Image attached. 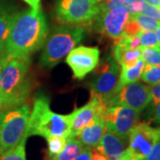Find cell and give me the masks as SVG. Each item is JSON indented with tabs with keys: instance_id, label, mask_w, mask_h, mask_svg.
<instances>
[{
	"instance_id": "1",
	"label": "cell",
	"mask_w": 160,
	"mask_h": 160,
	"mask_svg": "<svg viewBox=\"0 0 160 160\" xmlns=\"http://www.w3.org/2000/svg\"><path fill=\"white\" fill-rule=\"evenodd\" d=\"M48 36L46 17L40 9L15 12L6 43V56L15 59L29 57L44 46Z\"/></svg>"
},
{
	"instance_id": "2",
	"label": "cell",
	"mask_w": 160,
	"mask_h": 160,
	"mask_svg": "<svg viewBox=\"0 0 160 160\" xmlns=\"http://www.w3.org/2000/svg\"><path fill=\"white\" fill-rule=\"evenodd\" d=\"M32 90L29 57H6L0 72V104L5 109L21 106Z\"/></svg>"
},
{
	"instance_id": "3",
	"label": "cell",
	"mask_w": 160,
	"mask_h": 160,
	"mask_svg": "<svg viewBox=\"0 0 160 160\" xmlns=\"http://www.w3.org/2000/svg\"><path fill=\"white\" fill-rule=\"evenodd\" d=\"M71 130L70 115H60L50 109L49 99L41 95L35 99L30 112L28 134L48 138L53 136L69 137Z\"/></svg>"
},
{
	"instance_id": "4",
	"label": "cell",
	"mask_w": 160,
	"mask_h": 160,
	"mask_svg": "<svg viewBox=\"0 0 160 160\" xmlns=\"http://www.w3.org/2000/svg\"><path fill=\"white\" fill-rule=\"evenodd\" d=\"M86 30L79 25L57 27L46 38L40 62L46 68H52L61 62L86 36Z\"/></svg>"
},
{
	"instance_id": "5",
	"label": "cell",
	"mask_w": 160,
	"mask_h": 160,
	"mask_svg": "<svg viewBox=\"0 0 160 160\" xmlns=\"http://www.w3.org/2000/svg\"><path fill=\"white\" fill-rule=\"evenodd\" d=\"M29 115L30 109L27 104L0 112V157L29 137Z\"/></svg>"
},
{
	"instance_id": "6",
	"label": "cell",
	"mask_w": 160,
	"mask_h": 160,
	"mask_svg": "<svg viewBox=\"0 0 160 160\" xmlns=\"http://www.w3.org/2000/svg\"><path fill=\"white\" fill-rule=\"evenodd\" d=\"M159 140L160 126L139 123L130 132L128 145L119 160H144Z\"/></svg>"
},
{
	"instance_id": "7",
	"label": "cell",
	"mask_w": 160,
	"mask_h": 160,
	"mask_svg": "<svg viewBox=\"0 0 160 160\" xmlns=\"http://www.w3.org/2000/svg\"><path fill=\"white\" fill-rule=\"evenodd\" d=\"M99 12L95 0H59L55 6L57 20L68 25L90 24Z\"/></svg>"
},
{
	"instance_id": "8",
	"label": "cell",
	"mask_w": 160,
	"mask_h": 160,
	"mask_svg": "<svg viewBox=\"0 0 160 160\" xmlns=\"http://www.w3.org/2000/svg\"><path fill=\"white\" fill-rule=\"evenodd\" d=\"M96 78L91 82L92 97L106 102L114 93L119 79V64L113 56H109L95 68Z\"/></svg>"
},
{
	"instance_id": "9",
	"label": "cell",
	"mask_w": 160,
	"mask_h": 160,
	"mask_svg": "<svg viewBox=\"0 0 160 160\" xmlns=\"http://www.w3.org/2000/svg\"><path fill=\"white\" fill-rule=\"evenodd\" d=\"M150 87L142 82H133L123 86L105 103L107 106H126L142 112L151 102Z\"/></svg>"
},
{
	"instance_id": "10",
	"label": "cell",
	"mask_w": 160,
	"mask_h": 160,
	"mask_svg": "<svg viewBox=\"0 0 160 160\" xmlns=\"http://www.w3.org/2000/svg\"><path fill=\"white\" fill-rule=\"evenodd\" d=\"M102 118L106 129L128 141L131 131L139 124L140 112L126 106H107Z\"/></svg>"
},
{
	"instance_id": "11",
	"label": "cell",
	"mask_w": 160,
	"mask_h": 160,
	"mask_svg": "<svg viewBox=\"0 0 160 160\" xmlns=\"http://www.w3.org/2000/svg\"><path fill=\"white\" fill-rule=\"evenodd\" d=\"M130 17L129 12L124 7H118L109 11L99 12L89 25L99 33L112 39H118L124 36V29Z\"/></svg>"
},
{
	"instance_id": "12",
	"label": "cell",
	"mask_w": 160,
	"mask_h": 160,
	"mask_svg": "<svg viewBox=\"0 0 160 160\" xmlns=\"http://www.w3.org/2000/svg\"><path fill=\"white\" fill-rule=\"evenodd\" d=\"M99 48L84 46L75 47L66 57V62L78 79H83L92 71L99 64Z\"/></svg>"
},
{
	"instance_id": "13",
	"label": "cell",
	"mask_w": 160,
	"mask_h": 160,
	"mask_svg": "<svg viewBox=\"0 0 160 160\" xmlns=\"http://www.w3.org/2000/svg\"><path fill=\"white\" fill-rule=\"evenodd\" d=\"M102 101L96 97H91V101L85 106L74 110L70 115L71 118V137H77L86 126L98 116V111L102 104Z\"/></svg>"
},
{
	"instance_id": "14",
	"label": "cell",
	"mask_w": 160,
	"mask_h": 160,
	"mask_svg": "<svg viewBox=\"0 0 160 160\" xmlns=\"http://www.w3.org/2000/svg\"><path fill=\"white\" fill-rule=\"evenodd\" d=\"M128 141L118 136L113 132L105 130L100 143L95 148L108 160H119L126 150Z\"/></svg>"
},
{
	"instance_id": "15",
	"label": "cell",
	"mask_w": 160,
	"mask_h": 160,
	"mask_svg": "<svg viewBox=\"0 0 160 160\" xmlns=\"http://www.w3.org/2000/svg\"><path fill=\"white\" fill-rule=\"evenodd\" d=\"M105 130V121L102 118L96 117L88 126L80 132L79 134L76 138L83 144L84 147L95 149L101 142Z\"/></svg>"
},
{
	"instance_id": "16",
	"label": "cell",
	"mask_w": 160,
	"mask_h": 160,
	"mask_svg": "<svg viewBox=\"0 0 160 160\" xmlns=\"http://www.w3.org/2000/svg\"><path fill=\"white\" fill-rule=\"evenodd\" d=\"M15 12L0 2V55L6 56V43Z\"/></svg>"
},
{
	"instance_id": "17",
	"label": "cell",
	"mask_w": 160,
	"mask_h": 160,
	"mask_svg": "<svg viewBox=\"0 0 160 160\" xmlns=\"http://www.w3.org/2000/svg\"><path fill=\"white\" fill-rule=\"evenodd\" d=\"M144 66H145V63L141 58L138 61V62L131 68H121L119 79L118 82V85L116 86L114 93L120 90L123 86L133 83V82H136L140 79L143 69H144Z\"/></svg>"
},
{
	"instance_id": "18",
	"label": "cell",
	"mask_w": 160,
	"mask_h": 160,
	"mask_svg": "<svg viewBox=\"0 0 160 160\" xmlns=\"http://www.w3.org/2000/svg\"><path fill=\"white\" fill-rule=\"evenodd\" d=\"M141 79L150 86H156L160 83V66L149 65L144 66Z\"/></svg>"
},
{
	"instance_id": "19",
	"label": "cell",
	"mask_w": 160,
	"mask_h": 160,
	"mask_svg": "<svg viewBox=\"0 0 160 160\" xmlns=\"http://www.w3.org/2000/svg\"><path fill=\"white\" fill-rule=\"evenodd\" d=\"M28 137L24 138L13 149L8 150L0 157V160H27L26 158V142Z\"/></svg>"
},
{
	"instance_id": "20",
	"label": "cell",
	"mask_w": 160,
	"mask_h": 160,
	"mask_svg": "<svg viewBox=\"0 0 160 160\" xmlns=\"http://www.w3.org/2000/svg\"><path fill=\"white\" fill-rule=\"evenodd\" d=\"M141 55L142 52L140 48L126 50L121 54L118 64L121 68H131L138 62V61L141 59Z\"/></svg>"
},
{
	"instance_id": "21",
	"label": "cell",
	"mask_w": 160,
	"mask_h": 160,
	"mask_svg": "<svg viewBox=\"0 0 160 160\" xmlns=\"http://www.w3.org/2000/svg\"><path fill=\"white\" fill-rule=\"evenodd\" d=\"M131 16L137 22L142 31H154L160 26V22L142 13L132 14Z\"/></svg>"
},
{
	"instance_id": "22",
	"label": "cell",
	"mask_w": 160,
	"mask_h": 160,
	"mask_svg": "<svg viewBox=\"0 0 160 160\" xmlns=\"http://www.w3.org/2000/svg\"><path fill=\"white\" fill-rule=\"evenodd\" d=\"M141 58L144 63L149 65L160 66V48L153 47H140Z\"/></svg>"
},
{
	"instance_id": "23",
	"label": "cell",
	"mask_w": 160,
	"mask_h": 160,
	"mask_svg": "<svg viewBox=\"0 0 160 160\" xmlns=\"http://www.w3.org/2000/svg\"><path fill=\"white\" fill-rule=\"evenodd\" d=\"M67 139L68 137H62V136H53L47 139L48 154L50 158L60 154L62 151L66 146Z\"/></svg>"
},
{
	"instance_id": "24",
	"label": "cell",
	"mask_w": 160,
	"mask_h": 160,
	"mask_svg": "<svg viewBox=\"0 0 160 160\" xmlns=\"http://www.w3.org/2000/svg\"><path fill=\"white\" fill-rule=\"evenodd\" d=\"M138 36L141 40V47L160 48L157 35L154 31H142Z\"/></svg>"
},
{
	"instance_id": "25",
	"label": "cell",
	"mask_w": 160,
	"mask_h": 160,
	"mask_svg": "<svg viewBox=\"0 0 160 160\" xmlns=\"http://www.w3.org/2000/svg\"><path fill=\"white\" fill-rule=\"evenodd\" d=\"M140 32H142L141 28L139 26L137 22L130 15L128 22H126L124 29V35L126 36H136L139 35Z\"/></svg>"
},
{
	"instance_id": "26",
	"label": "cell",
	"mask_w": 160,
	"mask_h": 160,
	"mask_svg": "<svg viewBox=\"0 0 160 160\" xmlns=\"http://www.w3.org/2000/svg\"><path fill=\"white\" fill-rule=\"evenodd\" d=\"M141 13H142L144 15H147L149 17H151L160 22V9L157 8L155 6H150L148 4H144V6L142 8V11Z\"/></svg>"
},
{
	"instance_id": "27",
	"label": "cell",
	"mask_w": 160,
	"mask_h": 160,
	"mask_svg": "<svg viewBox=\"0 0 160 160\" xmlns=\"http://www.w3.org/2000/svg\"><path fill=\"white\" fill-rule=\"evenodd\" d=\"M144 160H160V140L155 144L152 150Z\"/></svg>"
},
{
	"instance_id": "28",
	"label": "cell",
	"mask_w": 160,
	"mask_h": 160,
	"mask_svg": "<svg viewBox=\"0 0 160 160\" xmlns=\"http://www.w3.org/2000/svg\"><path fill=\"white\" fill-rule=\"evenodd\" d=\"M150 92H151V102L153 103L154 106H156L160 102V83L156 86H153V87L150 89Z\"/></svg>"
},
{
	"instance_id": "29",
	"label": "cell",
	"mask_w": 160,
	"mask_h": 160,
	"mask_svg": "<svg viewBox=\"0 0 160 160\" xmlns=\"http://www.w3.org/2000/svg\"><path fill=\"white\" fill-rule=\"evenodd\" d=\"M92 149L88 147H84L82 151L77 156L74 160H91Z\"/></svg>"
},
{
	"instance_id": "30",
	"label": "cell",
	"mask_w": 160,
	"mask_h": 160,
	"mask_svg": "<svg viewBox=\"0 0 160 160\" xmlns=\"http://www.w3.org/2000/svg\"><path fill=\"white\" fill-rule=\"evenodd\" d=\"M91 160H108L105 156L99 152L96 149H92Z\"/></svg>"
},
{
	"instance_id": "31",
	"label": "cell",
	"mask_w": 160,
	"mask_h": 160,
	"mask_svg": "<svg viewBox=\"0 0 160 160\" xmlns=\"http://www.w3.org/2000/svg\"><path fill=\"white\" fill-rule=\"evenodd\" d=\"M153 121L156 124L160 125V102L156 105V109L153 114Z\"/></svg>"
},
{
	"instance_id": "32",
	"label": "cell",
	"mask_w": 160,
	"mask_h": 160,
	"mask_svg": "<svg viewBox=\"0 0 160 160\" xmlns=\"http://www.w3.org/2000/svg\"><path fill=\"white\" fill-rule=\"evenodd\" d=\"M29 5L33 10L40 9V0H23Z\"/></svg>"
},
{
	"instance_id": "33",
	"label": "cell",
	"mask_w": 160,
	"mask_h": 160,
	"mask_svg": "<svg viewBox=\"0 0 160 160\" xmlns=\"http://www.w3.org/2000/svg\"><path fill=\"white\" fill-rule=\"evenodd\" d=\"M143 1L148 5L155 6V7L160 9V0H143Z\"/></svg>"
},
{
	"instance_id": "34",
	"label": "cell",
	"mask_w": 160,
	"mask_h": 160,
	"mask_svg": "<svg viewBox=\"0 0 160 160\" xmlns=\"http://www.w3.org/2000/svg\"><path fill=\"white\" fill-rule=\"evenodd\" d=\"M6 60V56H4V55H0V72L2 70V68L5 64V62Z\"/></svg>"
},
{
	"instance_id": "35",
	"label": "cell",
	"mask_w": 160,
	"mask_h": 160,
	"mask_svg": "<svg viewBox=\"0 0 160 160\" xmlns=\"http://www.w3.org/2000/svg\"><path fill=\"white\" fill-rule=\"evenodd\" d=\"M156 35H157V38H158V45L160 47V26H158L157 29H156Z\"/></svg>"
},
{
	"instance_id": "36",
	"label": "cell",
	"mask_w": 160,
	"mask_h": 160,
	"mask_svg": "<svg viewBox=\"0 0 160 160\" xmlns=\"http://www.w3.org/2000/svg\"><path fill=\"white\" fill-rule=\"evenodd\" d=\"M96 2H97L98 5H100V4H102V3H104V2H107V1H109V0H95Z\"/></svg>"
},
{
	"instance_id": "37",
	"label": "cell",
	"mask_w": 160,
	"mask_h": 160,
	"mask_svg": "<svg viewBox=\"0 0 160 160\" xmlns=\"http://www.w3.org/2000/svg\"><path fill=\"white\" fill-rule=\"evenodd\" d=\"M1 109H2V106H1V104H0V111H1Z\"/></svg>"
}]
</instances>
